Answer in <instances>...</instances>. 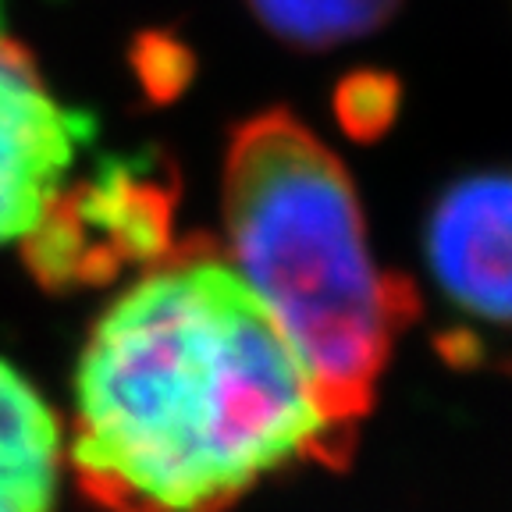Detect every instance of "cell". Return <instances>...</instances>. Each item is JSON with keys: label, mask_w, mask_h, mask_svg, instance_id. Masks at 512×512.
Masks as SVG:
<instances>
[{"label": "cell", "mask_w": 512, "mask_h": 512, "mask_svg": "<svg viewBox=\"0 0 512 512\" xmlns=\"http://www.w3.org/2000/svg\"><path fill=\"white\" fill-rule=\"evenodd\" d=\"M274 40L292 50H331L384 29L406 0H246Z\"/></svg>", "instance_id": "obj_7"}, {"label": "cell", "mask_w": 512, "mask_h": 512, "mask_svg": "<svg viewBox=\"0 0 512 512\" xmlns=\"http://www.w3.org/2000/svg\"><path fill=\"white\" fill-rule=\"evenodd\" d=\"M221 214L235 271L296 345L345 466L420 313L413 281L377 267L349 171L288 107L232 128Z\"/></svg>", "instance_id": "obj_2"}, {"label": "cell", "mask_w": 512, "mask_h": 512, "mask_svg": "<svg viewBox=\"0 0 512 512\" xmlns=\"http://www.w3.org/2000/svg\"><path fill=\"white\" fill-rule=\"evenodd\" d=\"M93 132V114L50 93L32 50L11 36L0 0V246L32 232Z\"/></svg>", "instance_id": "obj_4"}, {"label": "cell", "mask_w": 512, "mask_h": 512, "mask_svg": "<svg viewBox=\"0 0 512 512\" xmlns=\"http://www.w3.org/2000/svg\"><path fill=\"white\" fill-rule=\"evenodd\" d=\"M182 175L160 146L114 153L82 182L57 189L22 256L47 292L111 285L128 267H153L175 246V210Z\"/></svg>", "instance_id": "obj_3"}, {"label": "cell", "mask_w": 512, "mask_h": 512, "mask_svg": "<svg viewBox=\"0 0 512 512\" xmlns=\"http://www.w3.org/2000/svg\"><path fill=\"white\" fill-rule=\"evenodd\" d=\"M331 107L352 143H377L402 111V82L381 68H356L338 82Z\"/></svg>", "instance_id": "obj_8"}, {"label": "cell", "mask_w": 512, "mask_h": 512, "mask_svg": "<svg viewBox=\"0 0 512 512\" xmlns=\"http://www.w3.org/2000/svg\"><path fill=\"white\" fill-rule=\"evenodd\" d=\"M132 64H136L139 82H143V89L153 100H171V96H178L185 82L192 79V68H196L189 50L178 40H171V36H160V32L139 36Z\"/></svg>", "instance_id": "obj_9"}, {"label": "cell", "mask_w": 512, "mask_h": 512, "mask_svg": "<svg viewBox=\"0 0 512 512\" xmlns=\"http://www.w3.org/2000/svg\"><path fill=\"white\" fill-rule=\"evenodd\" d=\"M68 459L104 512H224L292 459L342 470L296 345L210 235L93 324Z\"/></svg>", "instance_id": "obj_1"}, {"label": "cell", "mask_w": 512, "mask_h": 512, "mask_svg": "<svg viewBox=\"0 0 512 512\" xmlns=\"http://www.w3.org/2000/svg\"><path fill=\"white\" fill-rule=\"evenodd\" d=\"M61 445L47 399L0 360V512H54Z\"/></svg>", "instance_id": "obj_6"}, {"label": "cell", "mask_w": 512, "mask_h": 512, "mask_svg": "<svg viewBox=\"0 0 512 512\" xmlns=\"http://www.w3.org/2000/svg\"><path fill=\"white\" fill-rule=\"evenodd\" d=\"M424 253L456 310L512 328V171H473L431 203Z\"/></svg>", "instance_id": "obj_5"}]
</instances>
